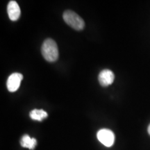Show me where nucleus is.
Listing matches in <instances>:
<instances>
[{
    "mask_svg": "<svg viewBox=\"0 0 150 150\" xmlns=\"http://www.w3.org/2000/svg\"><path fill=\"white\" fill-rule=\"evenodd\" d=\"M41 52L43 57L49 62H54L59 58V50L55 41L51 38H48L44 41Z\"/></svg>",
    "mask_w": 150,
    "mask_h": 150,
    "instance_id": "1",
    "label": "nucleus"
},
{
    "mask_svg": "<svg viewBox=\"0 0 150 150\" xmlns=\"http://www.w3.org/2000/svg\"><path fill=\"white\" fill-rule=\"evenodd\" d=\"M65 22L76 31H81L84 28L85 23L81 17L72 11H65L63 15Z\"/></svg>",
    "mask_w": 150,
    "mask_h": 150,
    "instance_id": "2",
    "label": "nucleus"
},
{
    "mask_svg": "<svg viewBox=\"0 0 150 150\" xmlns=\"http://www.w3.org/2000/svg\"><path fill=\"white\" fill-rule=\"evenodd\" d=\"M97 139L106 147H110L115 142V135L112 131L107 129H100L97 134Z\"/></svg>",
    "mask_w": 150,
    "mask_h": 150,
    "instance_id": "3",
    "label": "nucleus"
},
{
    "mask_svg": "<svg viewBox=\"0 0 150 150\" xmlns=\"http://www.w3.org/2000/svg\"><path fill=\"white\" fill-rule=\"evenodd\" d=\"M22 79H23V76L20 73L16 72L11 74L6 82L7 89L8 90V91L11 93L16 92L20 87Z\"/></svg>",
    "mask_w": 150,
    "mask_h": 150,
    "instance_id": "4",
    "label": "nucleus"
},
{
    "mask_svg": "<svg viewBox=\"0 0 150 150\" xmlns=\"http://www.w3.org/2000/svg\"><path fill=\"white\" fill-rule=\"evenodd\" d=\"M99 81L101 86H108L113 83L115 79L114 73L110 70H103L99 74Z\"/></svg>",
    "mask_w": 150,
    "mask_h": 150,
    "instance_id": "5",
    "label": "nucleus"
},
{
    "mask_svg": "<svg viewBox=\"0 0 150 150\" xmlns=\"http://www.w3.org/2000/svg\"><path fill=\"white\" fill-rule=\"evenodd\" d=\"M7 12H8V17L12 21H16L20 18L21 15L20 6L16 1H10L7 6Z\"/></svg>",
    "mask_w": 150,
    "mask_h": 150,
    "instance_id": "6",
    "label": "nucleus"
},
{
    "mask_svg": "<svg viewBox=\"0 0 150 150\" xmlns=\"http://www.w3.org/2000/svg\"><path fill=\"white\" fill-rule=\"evenodd\" d=\"M20 144L22 147L29 148V149H33L37 145V140L35 138H31L28 135H24L20 140Z\"/></svg>",
    "mask_w": 150,
    "mask_h": 150,
    "instance_id": "7",
    "label": "nucleus"
},
{
    "mask_svg": "<svg viewBox=\"0 0 150 150\" xmlns=\"http://www.w3.org/2000/svg\"><path fill=\"white\" fill-rule=\"evenodd\" d=\"M30 117L33 120L37 121H42L45 118L48 116L47 112L45 111L42 109H33L30 112Z\"/></svg>",
    "mask_w": 150,
    "mask_h": 150,
    "instance_id": "8",
    "label": "nucleus"
},
{
    "mask_svg": "<svg viewBox=\"0 0 150 150\" xmlns=\"http://www.w3.org/2000/svg\"><path fill=\"white\" fill-rule=\"evenodd\" d=\"M147 131H148V133H149V134L150 135V125H149V127H148V129H147Z\"/></svg>",
    "mask_w": 150,
    "mask_h": 150,
    "instance_id": "9",
    "label": "nucleus"
}]
</instances>
